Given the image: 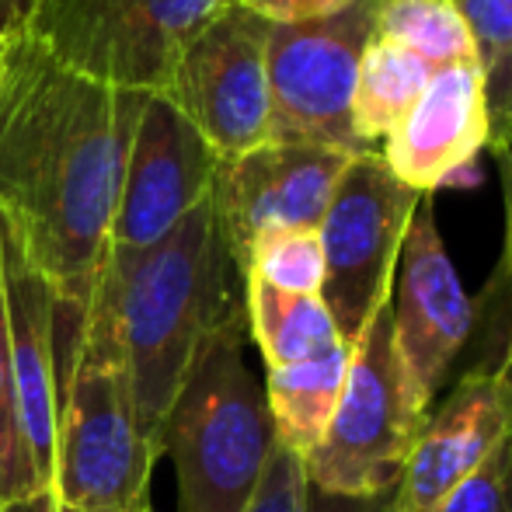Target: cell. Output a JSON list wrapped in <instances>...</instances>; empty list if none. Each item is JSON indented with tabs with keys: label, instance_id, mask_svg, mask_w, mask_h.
Returning a JSON list of instances; mask_svg holds the SVG:
<instances>
[{
	"label": "cell",
	"instance_id": "obj_23",
	"mask_svg": "<svg viewBox=\"0 0 512 512\" xmlns=\"http://www.w3.org/2000/svg\"><path fill=\"white\" fill-rule=\"evenodd\" d=\"M39 495L25 464L18 436V405H14V366H11V324H7L4 272H0V502Z\"/></svg>",
	"mask_w": 512,
	"mask_h": 512
},
{
	"label": "cell",
	"instance_id": "obj_30",
	"mask_svg": "<svg viewBox=\"0 0 512 512\" xmlns=\"http://www.w3.org/2000/svg\"><path fill=\"white\" fill-rule=\"evenodd\" d=\"M4 53H7V35H0V70H4Z\"/></svg>",
	"mask_w": 512,
	"mask_h": 512
},
{
	"label": "cell",
	"instance_id": "obj_21",
	"mask_svg": "<svg viewBox=\"0 0 512 512\" xmlns=\"http://www.w3.org/2000/svg\"><path fill=\"white\" fill-rule=\"evenodd\" d=\"M499 161V182H502V255L495 265L492 279L485 283V293L474 300L478 321H474L471 342H485V366H495L506 380L509 391V460H512V147L495 154Z\"/></svg>",
	"mask_w": 512,
	"mask_h": 512
},
{
	"label": "cell",
	"instance_id": "obj_2",
	"mask_svg": "<svg viewBox=\"0 0 512 512\" xmlns=\"http://www.w3.org/2000/svg\"><path fill=\"white\" fill-rule=\"evenodd\" d=\"M95 293L108 304L133 384L136 415L157 460L164 422L220 331L244 321V279L213 199L136 255H105Z\"/></svg>",
	"mask_w": 512,
	"mask_h": 512
},
{
	"label": "cell",
	"instance_id": "obj_1",
	"mask_svg": "<svg viewBox=\"0 0 512 512\" xmlns=\"http://www.w3.org/2000/svg\"><path fill=\"white\" fill-rule=\"evenodd\" d=\"M140 91L63 67L28 32L0 70V216L56 297L88 307L105 265Z\"/></svg>",
	"mask_w": 512,
	"mask_h": 512
},
{
	"label": "cell",
	"instance_id": "obj_12",
	"mask_svg": "<svg viewBox=\"0 0 512 512\" xmlns=\"http://www.w3.org/2000/svg\"><path fill=\"white\" fill-rule=\"evenodd\" d=\"M352 157L356 154L310 143H262L216 164L209 199L237 272L244 269L255 237L265 230L321 227Z\"/></svg>",
	"mask_w": 512,
	"mask_h": 512
},
{
	"label": "cell",
	"instance_id": "obj_14",
	"mask_svg": "<svg viewBox=\"0 0 512 512\" xmlns=\"http://www.w3.org/2000/svg\"><path fill=\"white\" fill-rule=\"evenodd\" d=\"M509 436V391L495 366L474 363L418 429L391 512H425Z\"/></svg>",
	"mask_w": 512,
	"mask_h": 512
},
{
	"label": "cell",
	"instance_id": "obj_17",
	"mask_svg": "<svg viewBox=\"0 0 512 512\" xmlns=\"http://www.w3.org/2000/svg\"><path fill=\"white\" fill-rule=\"evenodd\" d=\"M244 317L248 338L258 345L269 370L304 363L342 345L335 317L321 297L272 290L258 279H244Z\"/></svg>",
	"mask_w": 512,
	"mask_h": 512
},
{
	"label": "cell",
	"instance_id": "obj_27",
	"mask_svg": "<svg viewBox=\"0 0 512 512\" xmlns=\"http://www.w3.org/2000/svg\"><path fill=\"white\" fill-rule=\"evenodd\" d=\"M391 495H373V499H345V495H324L307 488V512H391Z\"/></svg>",
	"mask_w": 512,
	"mask_h": 512
},
{
	"label": "cell",
	"instance_id": "obj_26",
	"mask_svg": "<svg viewBox=\"0 0 512 512\" xmlns=\"http://www.w3.org/2000/svg\"><path fill=\"white\" fill-rule=\"evenodd\" d=\"M251 14L265 18L269 25H307L342 14L352 0H237Z\"/></svg>",
	"mask_w": 512,
	"mask_h": 512
},
{
	"label": "cell",
	"instance_id": "obj_5",
	"mask_svg": "<svg viewBox=\"0 0 512 512\" xmlns=\"http://www.w3.org/2000/svg\"><path fill=\"white\" fill-rule=\"evenodd\" d=\"M429 411L398 356L387 300L349 345L342 398L321 446L304 460L307 485L345 499L391 495Z\"/></svg>",
	"mask_w": 512,
	"mask_h": 512
},
{
	"label": "cell",
	"instance_id": "obj_16",
	"mask_svg": "<svg viewBox=\"0 0 512 512\" xmlns=\"http://www.w3.org/2000/svg\"><path fill=\"white\" fill-rule=\"evenodd\" d=\"M349 373V345L310 356L304 363L276 366L265 377V405H269L276 443L307 460L321 446L331 415L338 408Z\"/></svg>",
	"mask_w": 512,
	"mask_h": 512
},
{
	"label": "cell",
	"instance_id": "obj_18",
	"mask_svg": "<svg viewBox=\"0 0 512 512\" xmlns=\"http://www.w3.org/2000/svg\"><path fill=\"white\" fill-rule=\"evenodd\" d=\"M432 70L408 49L394 42L373 39L366 42L359 60L356 91H352V129L366 150H377L394 133L411 105L422 98Z\"/></svg>",
	"mask_w": 512,
	"mask_h": 512
},
{
	"label": "cell",
	"instance_id": "obj_20",
	"mask_svg": "<svg viewBox=\"0 0 512 512\" xmlns=\"http://www.w3.org/2000/svg\"><path fill=\"white\" fill-rule=\"evenodd\" d=\"M474 39L488 105L492 154L512 147V0H450Z\"/></svg>",
	"mask_w": 512,
	"mask_h": 512
},
{
	"label": "cell",
	"instance_id": "obj_4",
	"mask_svg": "<svg viewBox=\"0 0 512 512\" xmlns=\"http://www.w3.org/2000/svg\"><path fill=\"white\" fill-rule=\"evenodd\" d=\"M248 317L213 338L164 422L182 512H244L276 446L265 387L244 359Z\"/></svg>",
	"mask_w": 512,
	"mask_h": 512
},
{
	"label": "cell",
	"instance_id": "obj_31",
	"mask_svg": "<svg viewBox=\"0 0 512 512\" xmlns=\"http://www.w3.org/2000/svg\"><path fill=\"white\" fill-rule=\"evenodd\" d=\"M147 512H154V509H147Z\"/></svg>",
	"mask_w": 512,
	"mask_h": 512
},
{
	"label": "cell",
	"instance_id": "obj_13",
	"mask_svg": "<svg viewBox=\"0 0 512 512\" xmlns=\"http://www.w3.org/2000/svg\"><path fill=\"white\" fill-rule=\"evenodd\" d=\"M0 272H4L7 324L18 436L35 492H53L56 474V398H60V349H56L53 283L28 258L18 230L0 216Z\"/></svg>",
	"mask_w": 512,
	"mask_h": 512
},
{
	"label": "cell",
	"instance_id": "obj_7",
	"mask_svg": "<svg viewBox=\"0 0 512 512\" xmlns=\"http://www.w3.org/2000/svg\"><path fill=\"white\" fill-rule=\"evenodd\" d=\"M422 196L391 175L380 150L352 157L324 213L317 237L324 248V286L335 328L345 345L391 300L405 234Z\"/></svg>",
	"mask_w": 512,
	"mask_h": 512
},
{
	"label": "cell",
	"instance_id": "obj_24",
	"mask_svg": "<svg viewBox=\"0 0 512 512\" xmlns=\"http://www.w3.org/2000/svg\"><path fill=\"white\" fill-rule=\"evenodd\" d=\"M425 512H512V460L506 439L488 453L485 464L474 467Z\"/></svg>",
	"mask_w": 512,
	"mask_h": 512
},
{
	"label": "cell",
	"instance_id": "obj_11",
	"mask_svg": "<svg viewBox=\"0 0 512 512\" xmlns=\"http://www.w3.org/2000/svg\"><path fill=\"white\" fill-rule=\"evenodd\" d=\"M474 321L478 307L464 293L457 269L446 255L432 196H422L394 272L391 328L405 373L425 408H432L446 373L471 345Z\"/></svg>",
	"mask_w": 512,
	"mask_h": 512
},
{
	"label": "cell",
	"instance_id": "obj_22",
	"mask_svg": "<svg viewBox=\"0 0 512 512\" xmlns=\"http://www.w3.org/2000/svg\"><path fill=\"white\" fill-rule=\"evenodd\" d=\"M241 279H258V283L283 293L321 297L324 248L317 230H300V227L265 230L248 248Z\"/></svg>",
	"mask_w": 512,
	"mask_h": 512
},
{
	"label": "cell",
	"instance_id": "obj_8",
	"mask_svg": "<svg viewBox=\"0 0 512 512\" xmlns=\"http://www.w3.org/2000/svg\"><path fill=\"white\" fill-rule=\"evenodd\" d=\"M377 4L352 0L335 18L269 28V143L363 154L366 147L352 129V91Z\"/></svg>",
	"mask_w": 512,
	"mask_h": 512
},
{
	"label": "cell",
	"instance_id": "obj_15",
	"mask_svg": "<svg viewBox=\"0 0 512 512\" xmlns=\"http://www.w3.org/2000/svg\"><path fill=\"white\" fill-rule=\"evenodd\" d=\"M488 136L481 67L453 63L429 77L422 98L377 150L401 185L432 196L488 147Z\"/></svg>",
	"mask_w": 512,
	"mask_h": 512
},
{
	"label": "cell",
	"instance_id": "obj_28",
	"mask_svg": "<svg viewBox=\"0 0 512 512\" xmlns=\"http://www.w3.org/2000/svg\"><path fill=\"white\" fill-rule=\"evenodd\" d=\"M35 4H39V0H0V35L25 32Z\"/></svg>",
	"mask_w": 512,
	"mask_h": 512
},
{
	"label": "cell",
	"instance_id": "obj_19",
	"mask_svg": "<svg viewBox=\"0 0 512 512\" xmlns=\"http://www.w3.org/2000/svg\"><path fill=\"white\" fill-rule=\"evenodd\" d=\"M373 39L408 49L432 74L453 63H478L471 32L450 0H380Z\"/></svg>",
	"mask_w": 512,
	"mask_h": 512
},
{
	"label": "cell",
	"instance_id": "obj_10",
	"mask_svg": "<svg viewBox=\"0 0 512 512\" xmlns=\"http://www.w3.org/2000/svg\"><path fill=\"white\" fill-rule=\"evenodd\" d=\"M220 157L164 95L143 98L122 171L108 255H136L178 227L213 189Z\"/></svg>",
	"mask_w": 512,
	"mask_h": 512
},
{
	"label": "cell",
	"instance_id": "obj_25",
	"mask_svg": "<svg viewBox=\"0 0 512 512\" xmlns=\"http://www.w3.org/2000/svg\"><path fill=\"white\" fill-rule=\"evenodd\" d=\"M307 488L304 460L276 443L244 512H307Z\"/></svg>",
	"mask_w": 512,
	"mask_h": 512
},
{
	"label": "cell",
	"instance_id": "obj_9",
	"mask_svg": "<svg viewBox=\"0 0 512 512\" xmlns=\"http://www.w3.org/2000/svg\"><path fill=\"white\" fill-rule=\"evenodd\" d=\"M269 28L237 0L227 4L192 35L161 91L220 161L269 143Z\"/></svg>",
	"mask_w": 512,
	"mask_h": 512
},
{
	"label": "cell",
	"instance_id": "obj_3",
	"mask_svg": "<svg viewBox=\"0 0 512 512\" xmlns=\"http://www.w3.org/2000/svg\"><path fill=\"white\" fill-rule=\"evenodd\" d=\"M60 398H56L53 495L77 512H147L157 453L136 415L122 345L108 304H56Z\"/></svg>",
	"mask_w": 512,
	"mask_h": 512
},
{
	"label": "cell",
	"instance_id": "obj_6",
	"mask_svg": "<svg viewBox=\"0 0 512 512\" xmlns=\"http://www.w3.org/2000/svg\"><path fill=\"white\" fill-rule=\"evenodd\" d=\"M234 0H39L25 32L98 84L161 95L189 39Z\"/></svg>",
	"mask_w": 512,
	"mask_h": 512
},
{
	"label": "cell",
	"instance_id": "obj_29",
	"mask_svg": "<svg viewBox=\"0 0 512 512\" xmlns=\"http://www.w3.org/2000/svg\"><path fill=\"white\" fill-rule=\"evenodd\" d=\"M0 512H77V509L63 506L53 492H39V495H25V499L0 502Z\"/></svg>",
	"mask_w": 512,
	"mask_h": 512
}]
</instances>
